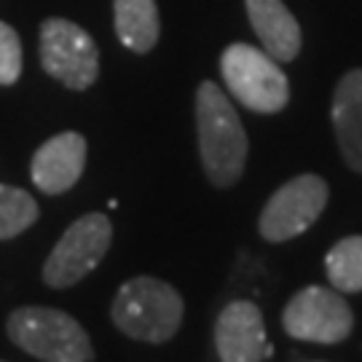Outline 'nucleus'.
<instances>
[{
  "label": "nucleus",
  "instance_id": "nucleus-10",
  "mask_svg": "<svg viewBox=\"0 0 362 362\" xmlns=\"http://www.w3.org/2000/svg\"><path fill=\"white\" fill-rule=\"evenodd\" d=\"M86 167V140L78 132H62L54 134L52 140L40 145L33 164H30V177L35 188L49 196L65 194L78 180Z\"/></svg>",
  "mask_w": 362,
  "mask_h": 362
},
{
  "label": "nucleus",
  "instance_id": "nucleus-8",
  "mask_svg": "<svg viewBox=\"0 0 362 362\" xmlns=\"http://www.w3.org/2000/svg\"><path fill=\"white\" fill-rule=\"evenodd\" d=\"M287 336L311 344H338L349 338L354 327L351 306L327 287H303L285 306L282 314Z\"/></svg>",
  "mask_w": 362,
  "mask_h": 362
},
{
  "label": "nucleus",
  "instance_id": "nucleus-2",
  "mask_svg": "<svg viewBox=\"0 0 362 362\" xmlns=\"http://www.w3.org/2000/svg\"><path fill=\"white\" fill-rule=\"evenodd\" d=\"M182 298L172 285L153 276H134L118 287L113 322L121 333L145 344H164L182 322Z\"/></svg>",
  "mask_w": 362,
  "mask_h": 362
},
{
  "label": "nucleus",
  "instance_id": "nucleus-1",
  "mask_svg": "<svg viewBox=\"0 0 362 362\" xmlns=\"http://www.w3.org/2000/svg\"><path fill=\"white\" fill-rule=\"evenodd\" d=\"M196 132L199 153L207 177L218 188H228L242 177L247 164V132L239 113L218 83L204 81L196 89Z\"/></svg>",
  "mask_w": 362,
  "mask_h": 362
},
{
  "label": "nucleus",
  "instance_id": "nucleus-9",
  "mask_svg": "<svg viewBox=\"0 0 362 362\" xmlns=\"http://www.w3.org/2000/svg\"><path fill=\"white\" fill-rule=\"evenodd\" d=\"M215 346L223 362H263L272 354L263 314L250 300H233L215 322Z\"/></svg>",
  "mask_w": 362,
  "mask_h": 362
},
{
  "label": "nucleus",
  "instance_id": "nucleus-11",
  "mask_svg": "<svg viewBox=\"0 0 362 362\" xmlns=\"http://www.w3.org/2000/svg\"><path fill=\"white\" fill-rule=\"evenodd\" d=\"M247 16L263 49L276 62H293L300 52V27L282 0H245Z\"/></svg>",
  "mask_w": 362,
  "mask_h": 362
},
{
  "label": "nucleus",
  "instance_id": "nucleus-6",
  "mask_svg": "<svg viewBox=\"0 0 362 362\" xmlns=\"http://www.w3.org/2000/svg\"><path fill=\"white\" fill-rule=\"evenodd\" d=\"M113 242V226L110 220L91 212L78 218L57 242L52 255L43 263V279L54 290H65L78 285L83 276H89L100 260L105 258L107 247Z\"/></svg>",
  "mask_w": 362,
  "mask_h": 362
},
{
  "label": "nucleus",
  "instance_id": "nucleus-4",
  "mask_svg": "<svg viewBox=\"0 0 362 362\" xmlns=\"http://www.w3.org/2000/svg\"><path fill=\"white\" fill-rule=\"evenodd\" d=\"M220 73L233 97L255 113H279L290 103V81L266 49L231 43L220 57Z\"/></svg>",
  "mask_w": 362,
  "mask_h": 362
},
{
  "label": "nucleus",
  "instance_id": "nucleus-5",
  "mask_svg": "<svg viewBox=\"0 0 362 362\" xmlns=\"http://www.w3.org/2000/svg\"><path fill=\"white\" fill-rule=\"evenodd\" d=\"M40 65L62 86L83 91L100 78V49L83 27L52 16L40 25Z\"/></svg>",
  "mask_w": 362,
  "mask_h": 362
},
{
  "label": "nucleus",
  "instance_id": "nucleus-12",
  "mask_svg": "<svg viewBox=\"0 0 362 362\" xmlns=\"http://www.w3.org/2000/svg\"><path fill=\"white\" fill-rule=\"evenodd\" d=\"M330 116L346 164L362 175V67L341 78Z\"/></svg>",
  "mask_w": 362,
  "mask_h": 362
},
{
  "label": "nucleus",
  "instance_id": "nucleus-13",
  "mask_svg": "<svg viewBox=\"0 0 362 362\" xmlns=\"http://www.w3.org/2000/svg\"><path fill=\"white\" fill-rule=\"evenodd\" d=\"M118 40L134 54H148L158 40V8L156 0H113Z\"/></svg>",
  "mask_w": 362,
  "mask_h": 362
},
{
  "label": "nucleus",
  "instance_id": "nucleus-3",
  "mask_svg": "<svg viewBox=\"0 0 362 362\" xmlns=\"http://www.w3.org/2000/svg\"><path fill=\"white\" fill-rule=\"evenodd\" d=\"M8 338L43 362H89V333L78 320L52 306H22L8 317Z\"/></svg>",
  "mask_w": 362,
  "mask_h": 362
},
{
  "label": "nucleus",
  "instance_id": "nucleus-15",
  "mask_svg": "<svg viewBox=\"0 0 362 362\" xmlns=\"http://www.w3.org/2000/svg\"><path fill=\"white\" fill-rule=\"evenodd\" d=\"M38 220V202L33 196L0 182V239H13Z\"/></svg>",
  "mask_w": 362,
  "mask_h": 362
},
{
  "label": "nucleus",
  "instance_id": "nucleus-14",
  "mask_svg": "<svg viewBox=\"0 0 362 362\" xmlns=\"http://www.w3.org/2000/svg\"><path fill=\"white\" fill-rule=\"evenodd\" d=\"M327 279L333 290L341 293H360L362 290V236L341 239L325 258Z\"/></svg>",
  "mask_w": 362,
  "mask_h": 362
},
{
  "label": "nucleus",
  "instance_id": "nucleus-7",
  "mask_svg": "<svg viewBox=\"0 0 362 362\" xmlns=\"http://www.w3.org/2000/svg\"><path fill=\"white\" fill-rule=\"evenodd\" d=\"M330 188L320 175H300L285 182L260 212V236L266 242H290L309 231L322 215Z\"/></svg>",
  "mask_w": 362,
  "mask_h": 362
},
{
  "label": "nucleus",
  "instance_id": "nucleus-16",
  "mask_svg": "<svg viewBox=\"0 0 362 362\" xmlns=\"http://www.w3.org/2000/svg\"><path fill=\"white\" fill-rule=\"evenodd\" d=\"M22 76V40L8 22H0V86H11Z\"/></svg>",
  "mask_w": 362,
  "mask_h": 362
}]
</instances>
